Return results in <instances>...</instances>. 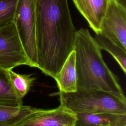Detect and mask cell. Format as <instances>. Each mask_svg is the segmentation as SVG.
I'll return each instance as SVG.
<instances>
[{
	"mask_svg": "<svg viewBox=\"0 0 126 126\" xmlns=\"http://www.w3.org/2000/svg\"><path fill=\"white\" fill-rule=\"evenodd\" d=\"M37 68L53 78L73 50L76 29L67 0H36Z\"/></svg>",
	"mask_w": 126,
	"mask_h": 126,
	"instance_id": "6da1fadb",
	"label": "cell"
},
{
	"mask_svg": "<svg viewBox=\"0 0 126 126\" xmlns=\"http://www.w3.org/2000/svg\"><path fill=\"white\" fill-rule=\"evenodd\" d=\"M73 50L77 88L102 90L126 101L117 78L104 62L101 49L88 29L76 31Z\"/></svg>",
	"mask_w": 126,
	"mask_h": 126,
	"instance_id": "7a4b0ae2",
	"label": "cell"
},
{
	"mask_svg": "<svg viewBox=\"0 0 126 126\" xmlns=\"http://www.w3.org/2000/svg\"><path fill=\"white\" fill-rule=\"evenodd\" d=\"M60 106L77 113H112L126 115V101L108 92L77 88L71 93H58Z\"/></svg>",
	"mask_w": 126,
	"mask_h": 126,
	"instance_id": "3957f363",
	"label": "cell"
},
{
	"mask_svg": "<svg viewBox=\"0 0 126 126\" xmlns=\"http://www.w3.org/2000/svg\"><path fill=\"white\" fill-rule=\"evenodd\" d=\"M36 0H18L13 22L30 66L37 68L36 42Z\"/></svg>",
	"mask_w": 126,
	"mask_h": 126,
	"instance_id": "277c9868",
	"label": "cell"
},
{
	"mask_svg": "<svg viewBox=\"0 0 126 126\" xmlns=\"http://www.w3.org/2000/svg\"><path fill=\"white\" fill-rule=\"evenodd\" d=\"M30 64L14 23L0 27V67L7 70Z\"/></svg>",
	"mask_w": 126,
	"mask_h": 126,
	"instance_id": "5b68a950",
	"label": "cell"
},
{
	"mask_svg": "<svg viewBox=\"0 0 126 126\" xmlns=\"http://www.w3.org/2000/svg\"><path fill=\"white\" fill-rule=\"evenodd\" d=\"M99 33L126 51V10L121 2L108 0Z\"/></svg>",
	"mask_w": 126,
	"mask_h": 126,
	"instance_id": "8992f818",
	"label": "cell"
},
{
	"mask_svg": "<svg viewBox=\"0 0 126 126\" xmlns=\"http://www.w3.org/2000/svg\"><path fill=\"white\" fill-rule=\"evenodd\" d=\"M76 114L59 106L44 110L37 109L14 126H74Z\"/></svg>",
	"mask_w": 126,
	"mask_h": 126,
	"instance_id": "52a82bcc",
	"label": "cell"
},
{
	"mask_svg": "<svg viewBox=\"0 0 126 126\" xmlns=\"http://www.w3.org/2000/svg\"><path fill=\"white\" fill-rule=\"evenodd\" d=\"M75 6L95 33L100 31V24L108 0H72Z\"/></svg>",
	"mask_w": 126,
	"mask_h": 126,
	"instance_id": "ba28073f",
	"label": "cell"
},
{
	"mask_svg": "<svg viewBox=\"0 0 126 126\" xmlns=\"http://www.w3.org/2000/svg\"><path fill=\"white\" fill-rule=\"evenodd\" d=\"M74 126H126V115L112 113H77Z\"/></svg>",
	"mask_w": 126,
	"mask_h": 126,
	"instance_id": "9c48e42d",
	"label": "cell"
},
{
	"mask_svg": "<svg viewBox=\"0 0 126 126\" xmlns=\"http://www.w3.org/2000/svg\"><path fill=\"white\" fill-rule=\"evenodd\" d=\"M75 60V52L73 50L54 78L60 92L71 93L77 90Z\"/></svg>",
	"mask_w": 126,
	"mask_h": 126,
	"instance_id": "30bf717a",
	"label": "cell"
},
{
	"mask_svg": "<svg viewBox=\"0 0 126 126\" xmlns=\"http://www.w3.org/2000/svg\"><path fill=\"white\" fill-rule=\"evenodd\" d=\"M36 109L23 104L0 105V126H14Z\"/></svg>",
	"mask_w": 126,
	"mask_h": 126,
	"instance_id": "8fae6325",
	"label": "cell"
},
{
	"mask_svg": "<svg viewBox=\"0 0 126 126\" xmlns=\"http://www.w3.org/2000/svg\"><path fill=\"white\" fill-rule=\"evenodd\" d=\"M22 104L11 84L8 70L0 67V105H18Z\"/></svg>",
	"mask_w": 126,
	"mask_h": 126,
	"instance_id": "7c38bea8",
	"label": "cell"
},
{
	"mask_svg": "<svg viewBox=\"0 0 126 126\" xmlns=\"http://www.w3.org/2000/svg\"><path fill=\"white\" fill-rule=\"evenodd\" d=\"M95 41L102 50L110 53L117 61L124 73H126V51L100 33H95Z\"/></svg>",
	"mask_w": 126,
	"mask_h": 126,
	"instance_id": "4fadbf2b",
	"label": "cell"
},
{
	"mask_svg": "<svg viewBox=\"0 0 126 126\" xmlns=\"http://www.w3.org/2000/svg\"><path fill=\"white\" fill-rule=\"evenodd\" d=\"M9 76L12 86L18 96L22 98L27 94L32 85L35 77L31 74H21L12 69L8 70Z\"/></svg>",
	"mask_w": 126,
	"mask_h": 126,
	"instance_id": "5bb4252c",
	"label": "cell"
},
{
	"mask_svg": "<svg viewBox=\"0 0 126 126\" xmlns=\"http://www.w3.org/2000/svg\"><path fill=\"white\" fill-rule=\"evenodd\" d=\"M18 0H0V27L13 22Z\"/></svg>",
	"mask_w": 126,
	"mask_h": 126,
	"instance_id": "9a60e30c",
	"label": "cell"
},
{
	"mask_svg": "<svg viewBox=\"0 0 126 126\" xmlns=\"http://www.w3.org/2000/svg\"><path fill=\"white\" fill-rule=\"evenodd\" d=\"M116 0V1H118V2H120V0Z\"/></svg>",
	"mask_w": 126,
	"mask_h": 126,
	"instance_id": "2e32d148",
	"label": "cell"
},
{
	"mask_svg": "<svg viewBox=\"0 0 126 126\" xmlns=\"http://www.w3.org/2000/svg\"><path fill=\"white\" fill-rule=\"evenodd\" d=\"M111 126L110 125H105V126Z\"/></svg>",
	"mask_w": 126,
	"mask_h": 126,
	"instance_id": "e0dca14e",
	"label": "cell"
},
{
	"mask_svg": "<svg viewBox=\"0 0 126 126\" xmlns=\"http://www.w3.org/2000/svg\"></svg>",
	"mask_w": 126,
	"mask_h": 126,
	"instance_id": "ac0fdd59",
	"label": "cell"
}]
</instances>
